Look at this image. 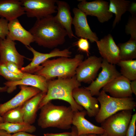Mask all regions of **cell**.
<instances>
[{
	"label": "cell",
	"instance_id": "obj_6",
	"mask_svg": "<svg viewBox=\"0 0 136 136\" xmlns=\"http://www.w3.org/2000/svg\"><path fill=\"white\" fill-rule=\"evenodd\" d=\"M131 110L119 111L109 117L100 124L107 136H126L132 116Z\"/></svg>",
	"mask_w": 136,
	"mask_h": 136
},
{
	"label": "cell",
	"instance_id": "obj_9",
	"mask_svg": "<svg viewBox=\"0 0 136 136\" xmlns=\"http://www.w3.org/2000/svg\"><path fill=\"white\" fill-rule=\"evenodd\" d=\"M102 70L98 77L88 86L85 87L90 92L91 95L98 96L100 89L114 79L121 75L114 64L109 63L103 59Z\"/></svg>",
	"mask_w": 136,
	"mask_h": 136
},
{
	"label": "cell",
	"instance_id": "obj_36",
	"mask_svg": "<svg viewBox=\"0 0 136 136\" xmlns=\"http://www.w3.org/2000/svg\"><path fill=\"white\" fill-rule=\"evenodd\" d=\"M132 16H136V3L135 2L130 3L128 10Z\"/></svg>",
	"mask_w": 136,
	"mask_h": 136
},
{
	"label": "cell",
	"instance_id": "obj_35",
	"mask_svg": "<svg viewBox=\"0 0 136 136\" xmlns=\"http://www.w3.org/2000/svg\"><path fill=\"white\" fill-rule=\"evenodd\" d=\"M44 136H72L71 132H65L59 133H46Z\"/></svg>",
	"mask_w": 136,
	"mask_h": 136
},
{
	"label": "cell",
	"instance_id": "obj_1",
	"mask_svg": "<svg viewBox=\"0 0 136 136\" xmlns=\"http://www.w3.org/2000/svg\"><path fill=\"white\" fill-rule=\"evenodd\" d=\"M29 31L39 45L49 49L63 44L67 36L65 30L52 15L37 19Z\"/></svg>",
	"mask_w": 136,
	"mask_h": 136
},
{
	"label": "cell",
	"instance_id": "obj_12",
	"mask_svg": "<svg viewBox=\"0 0 136 136\" xmlns=\"http://www.w3.org/2000/svg\"><path fill=\"white\" fill-rule=\"evenodd\" d=\"M72 95L76 102L85 109L89 117H95L97 115L100 108L98 101L89 90L85 87L77 88L73 90Z\"/></svg>",
	"mask_w": 136,
	"mask_h": 136
},
{
	"label": "cell",
	"instance_id": "obj_3",
	"mask_svg": "<svg viewBox=\"0 0 136 136\" xmlns=\"http://www.w3.org/2000/svg\"><path fill=\"white\" fill-rule=\"evenodd\" d=\"M84 58L83 55L78 54L73 58L62 57L48 59L41 64L42 68L34 74L43 77L47 81L56 77L71 78L75 76L76 70Z\"/></svg>",
	"mask_w": 136,
	"mask_h": 136
},
{
	"label": "cell",
	"instance_id": "obj_30",
	"mask_svg": "<svg viewBox=\"0 0 136 136\" xmlns=\"http://www.w3.org/2000/svg\"><path fill=\"white\" fill-rule=\"evenodd\" d=\"M126 33L131 36V38L136 40V16H132L125 27Z\"/></svg>",
	"mask_w": 136,
	"mask_h": 136
},
{
	"label": "cell",
	"instance_id": "obj_19",
	"mask_svg": "<svg viewBox=\"0 0 136 136\" xmlns=\"http://www.w3.org/2000/svg\"><path fill=\"white\" fill-rule=\"evenodd\" d=\"M87 115L85 110L74 112L72 124L77 129L78 136L82 134L100 135L105 131L101 127L97 126L90 122L85 118Z\"/></svg>",
	"mask_w": 136,
	"mask_h": 136
},
{
	"label": "cell",
	"instance_id": "obj_34",
	"mask_svg": "<svg viewBox=\"0 0 136 136\" xmlns=\"http://www.w3.org/2000/svg\"><path fill=\"white\" fill-rule=\"evenodd\" d=\"M136 113L132 115L127 129L126 136H135L136 129Z\"/></svg>",
	"mask_w": 136,
	"mask_h": 136
},
{
	"label": "cell",
	"instance_id": "obj_15",
	"mask_svg": "<svg viewBox=\"0 0 136 136\" xmlns=\"http://www.w3.org/2000/svg\"><path fill=\"white\" fill-rule=\"evenodd\" d=\"M20 90L14 97L3 104H0V115L2 116L7 111L23 105L26 101L41 91L37 88L20 85Z\"/></svg>",
	"mask_w": 136,
	"mask_h": 136
},
{
	"label": "cell",
	"instance_id": "obj_25",
	"mask_svg": "<svg viewBox=\"0 0 136 136\" xmlns=\"http://www.w3.org/2000/svg\"><path fill=\"white\" fill-rule=\"evenodd\" d=\"M36 127L32 124L23 122L19 123L4 122L0 123V130L10 133H15L21 132L32 133L36 130Z\"/></svg>",
	"mask_w": 136,
	"mask_h": 136
},
{
	"label": "cell",
	"instance_id": "obj_21",
	"mask_svg": "<svg viewBox=\"0 0 136 136\" xmlns=\"http://www.w3.org/2000/svg\"><path fill=\"white\" fill-rule=\"evenodd\" d=\"M56 4L57 13L54 16L55 19L65 30L70 38L76 37L72 30L73 18L71 16L69 5L65 1L57 0Z\"/></svg>",
	"mask_w": 136,
	"mask_h": 136
},
{
	"label": "cell",
	"instance_id": "obj_32",
	"mask_svg": "<svg viewBox=\"0 0 136 136\" xmlns=\"http://www.w3.org/2000/svg\"><path fill=\"white\" fill-rule=\"evenodd\" d=\"M8 21L5 18H0V39H4L9 32L8 27Z\"/></svg>",
	"mask_w": 136,
	"mask_h": 136
},
{
	"label": "cell",
	"instance_id": "obj_40",
	"mask_svg": "<svg viewBox=\"0 0 136 136\" xmlns=\"http://www.w3.org/2000/svg\"><path fill=\"white\" fill-rule=\"evenodd\" d=\"M0 136H12V135L4 130H0Z\"/></svg>",
	"mask_w": 136,
	"mask_h": 136
},
{
	"label": "cell",
	"instance_id": "obj_2",
	"mask_svg": "<svg viewBox=\"0 0 136 136\" xmlns=\"http://www.w3.org/2000/svg\"><path fill=\"white\" fill-rule=\"evenodd\" d=\"M81 85L75 76L70 78H57L48 80L47 91L40 104L39 109L52 100L58 99L69 103L74 112L84 110L83 107L76 102L72 95L73 90Z\"/></svg>",
	"mask_w": 136,
	"mask_h": 136
},
{
	"label": "cell",
	"instance_id": "obj_11",
	"mask_svg": "<svg viewBox=\"0 0 136 136\" xmlns=\"http://www.w3.org/2000/svg\"><path fill=\"white\" fill-rule=\"evenodd\" d=\"M109 3L102 0H96L90 2L80 1L78 8L86 15L95 16L98 21L103 23L108 21L113 16V14L109 11Z\"/></svg>",
	"mask_w": 136,
	"mask_h": 136
},
{
	"label": "cell",
	"instance_id": "obj_18",
	"mask_svg": "<svg viewBox=\"0 0 136 136\" xmlns=\"http://www.w3.org/2000/svg\"><path fill=\"white\" fill-rule=\"evenodd\" d=\"M130 81L121 75L106 85L102 88V90L113 97L119 98L131 97L132 93L130 87Z\"/></svg>",
	"mask_w": 136,
	"mask_h": 136
},
{
	"label": "cell",
	"instance_id": "obj_27",
	"mask_svg": "<svg viewBox=\"0 0 136 136\" xmlns=\"http://www.w3.org/2000/svg\"><path fill=\"white\" fill-rule=\"evenodd\" d=\"M117 64L120 67L121 75L130 81L136 80V60H120Z\"/></svg>",
	"mask_w": 136,
	"mask_h": 136
},
{
	"label": "cell",
	"instance_id": "obj_14",
	"mask_svg": "<svg viewBox=\"0 0 136 136\" xmlns=\"http://www.w3.org/2000/svg\"><path fill=\"white\" fill-rule=\"evenodd\" d=\"M102 59L113 64H117L120 60L118 47L110 34H108L96 42Z\"/></svg>",
	"mask_w": 136,
	"mask_h": 136
},
{
	"label": "cell",
	"instance_id": "obj_29",
	"mask_svg": "<svg viewBox=\"0 0 136 136\" xmlns=\"http://www.w3.org/2000/svg\"><path fill=\"white\" fill-rule=\"evenodd\" d=\"M0 75L8 81L13 82L21 79L23 77L14 74L10 72L5 63L0 62Z\"/></svg>",
	"mask_w": 136,
	"mask_h": 136
},
{
	"label": "cell",
	"instance_id": "obj_13",
	"mask_svg": "<svg viewBox=\"0 0 136 136\" xmlns=\"http://www.w3.org/2000/svg\"><path fill=\"white\" fill-rule=\"evenodd\" d=\"M73 11L74 17L72 24L76 35L78 37L88 39L91 43L98 40L96 35L92 31L88 24L86 15L78 8H74Z\"/></svg>",
	"mask_w": 136,
	"mask_h": 136
},
{
	"label": "cell",
	"instance_id": "obj_41",
	"mask_svg": "<svg viewBox=\"0 0 136 136\" xmlns=\"http://www.w3.org/2000/svg\"><path fill=\"white\" fill-rule=\"evenodd\" d=\"M88 135L89 136H107L105 133L101 134L100 135L94 134H90Z\"/></svg>",
	"mask_w": 136,
	"mask_h": 136
},
{
	"label": "cell",
	"instance_id": "obj_28",
	"mask_svg": "<svg viewBox=\"0 0 136 136\" xmlns=\"http://www.w3.org/2000/svg\"><path fill=\"white\" fill-rule=\"evenodd\" d=\"M24 109L23 104L8 111L2 116L4 122L19 123L24 122Z\"/></svg>",
	"mask_w": 136,
	"mask_h": 136
},
{
	"label": "cell",
	"instance_id": "obj_10",
	"mask_svg": "<svg viewBox=\"0 0 136 136\" xmlns=\"http://www.w3.org/2000/svg\"><path fill=\"white\" fill-rule=\"evenodd\" d=\"M102 58L91 56L80 64L76 71L77 80L80 83H91L101 67Z\"/></svg>",
	"mask_w": 136,
	"mask_h": 136
},
{
	"label": "cell",
	"instance_id": "obj_38",
	"mask_svg": "<svg viewBox=\"0 0 136 136\" xmlns=\"http://www.w3.org/2000/svg\"><path fill=\"white\" fill-rule=\"evenodd\" d=\"M12 136H38L25 132H21L13 134Z\"/></svg>",
	"mask_w": 136,
	"mask_h": 136
},
{
	"label": "cell",
	"instance_id": "obj_8",
	"mask_svg": "<svg viewBox=\"0 0 136 136\" xmlns=\"http://www.w3.org/2000/svg\"><path fill=\"white\" fill-rule=\"evenodd\" d=\"M26 47L32 52L33 57L31 62L26 66L22 67L21 70L23 72L30 74H35L40 70L42 67L40 65L50 58L62 57H70L72 53L69 48L60 50L55 48L49 53H43L37 51L30 46Z\"/></svg>",
	"mask_w": 136,
	"mask_h": 136
},
{
	"label": "cell",
	"instance_id": "obj_5",
	"mask_svg": "<svg viewBox=\"0 0 136 136\" xmlns=\"http://www.w3.org/2000/svg\"><path fill=\"white\" fill-rule=\"evenodd\" d=\"M97 98L100 106L95 117L96 121L101 123L107 118L119 111L134 109L136 103L132 97L119 98L108 95L102 90Z\"/></svg>",
	"mask_w": 136,
	"mask_h": 136
},
{
	"label": "cell",
	"instance_id": "obj_39",
	"mask_svg": "<svg viewBox=\"0 0 136 136\" xmlns=\"http://www.w3.org/2000/svg\"><path fill=\"white\" fill-rule=\"evenodd\" d=\"M72 136H79L76 127L73 126L71 127Z\"/></svg>",
	"mask_w": 136,
	"mask_h": 136
},
{
	"label": "cell",
	"instance_id": "obj_33",
	"mask_svg": "<svg viewBox=\"0 0 136 136\" xmlns=\"http://www.w3.org/2000/svg\"><path fill=\"white\" fill-rule=\"evenodd\" d=\"M4 63L8 70L14 74L23 77L26 74V73L22 72L17 65L12 62L7 61Z\"/></svg>",
	"mask_w": 136,
	"mask_h": 136
},
{
	"label": "cell",
	"instance_id": "obj_20",
	"mask_svg": "<svg viewBox=\"0 0 136 136\" xmlns=\"http://www.w3.org/2000/svg\"><path fill=\"white\" fill-rule=\"evenodd\" d=\"M8 27L7 37L11 40L19 41L25 46H30L31 43L35 42L32 35L23 27L18 18L9 21Z\"/></svg>",
	"mask_w": 136,
	"mask_h": 136
},
{
	"label": "cell",
	"instance_id": "obj_24",
	"mask_svg": "<svg viewBox=\"0 0 136 136\" xmlns=\"http://www.w3.org/2000/svg\"><path fill=\"white\" fill-rule=\"evenodd\" d=\"M130 2L125 0H110L109 11L115 16L113 26L114 27L121 20L122 16L128 11Z\"/></svg>",
	"mask_w": 136,
	"mask_h": 136
},
{
	"label": "cell",
	"instance_id": "obj_43",
	"mask_svg": "<svg viewBox=\"0 0 136 136\" xmlns=\"http://www.w3.org/2000/svg\"><path fill=\"white\" fill-rule=\"evenodd\" d=\"M4 121L2 117L0 115V123L4 122Z\"/></svg>",
	"mask_w": 136,
	"mask_h": 136
},
{
	"label": "cell",
	"instance_id": "obj_42",
	"mask_svg": "<svg viewBox=\"0 0 136 136\" xmlns=\"http://www.w3.org/2000/svg\"><path fill=\"white\" fill-rule=\"evenodd\" d=\"M6 91V88L5 87H0V91L3 92Z\"/></svg>",
	"mask_w": 136,
	"mask_h": 136
},
{
	"label": "cell",
	"instance_id": "obj_44",
	"mask_svg": "<svg viewBox=\"0 0 136 136\" xmlns=\"http://www.w3.org/2000/svg\"><path fill=\"white\" fill-rule=\"evenodd\" d=\"M79 136H89L88 134H82Z\"/></svg>",
	"mask_w": 136,
	"mask_h": 136
},
{
	"label": "cell",
	"instance_id": "obj_16",
	"mask_svg": "<svg viewBox=\"0 0 136 136\" xmlns=\"http://www.w3.org/2000/svg\"><path fill=\"white\" fill-rule=\"evenodd\" d=\"M14 41L7 37L3 39H0V62H12L21 70L24 64L25 57L20 54L17 51Z\"/></svg>",
	"mask_w": 136,
	"mask_h": 136
},
{
	"label": "cell",
	"instance_id": "obj_22",
	"mask_svg": "<svg viewBox=\"0 0 136 136\" xmlns=\"http://www.w3.org/2000/svg\"><path fill=\"white\" fill-rule=\"evenodd\" d=\"M25 14L20 0H0V17L9 21Z\"/></svg>",
	"mask_w": 136,
	"mask_h": 136
},
{
	"label": "cell",
	"instance_id": "obj_7",
	"mask_svg": "<svg viewBox=\"0 0 136 136\" xmlns=\"http://www.w3.org/2000/svg\"><path fill=\"white\" fill-rule=\"evenodd\" d=\"M25 14L29 18L41 19L57 12L56 0H21Z\"/></svg>",
	"mask_w": 136,
	"mask_h": 136
},
{
	"label": "cell",
	"instance_id": "obj_45",
	"mask_svg": "<svg viewBox=\"0 0 136 136\" xmlns=\"http://www.w3.org/2000/svg\"></svg>",
	"mask_w": 136,
	"mask_h": 136
},
{
	"label": "cell",
	"instance_id": "obj_17",
	"mask_svg": "<svg viewBox=\"0 0 136 136\" xmlns=\"http://www.w3.org/2000/svg\"><path fill=\"white\" fill-rule=\"evenodd\" d=\"M4 84L6 91L9 93L13 92L17 86L19 85L34 87L46 93L48 90L47 80L45 78L40 75L26 73L20 80L13 82L7 81L4 83Z\"/></svg>",
	"mask_w": 136,
	"mask_h": 136
},
{
	"label": "cell",
	"instance_id": "obj_37",
	"mask_svg": "<svg viewBox=\"0 0 136 136\" xmlns=\"http://www.w3.org/2000/svg\"><path fill=\"white\" fill-rule=\"evenodd\" d=\"M130 87L132 93L136 95V80L130 81Z\"/></svg>",
	"mask_w": 136,
	"mask_h": 136
},
{
	"label": "cell",
	"instance_id": "obj_4",
	"mask_svg": "<svg viewBox=\"0 0 136 136\" xmlns=\"http://www.w3.org/2000/svg\"><path fill=\"white\" fill-rule=\"evenodd\" d=\"M40 109L38 123L41 128L68 129L71 128L74 112L70 106H57L50 101Z\"/></svg>",
	"mask_w": 136,
	"mask_h": 136
},
{
	"label": "cell",
	"instance_id": "obj_31",
	"mask_svg": "<svg viewBox=\"0 0 136 136\" xmlns=\"http://www.w3.org/2000/svg\"><path fill=\"white\" fill-rule=\"evenodd\" d=\"M75 44L79 50L86 53L87 56H89L90 54V45L87 39L81 38Z\"/></svg>",
	"mask_w": 136,
	"mask_h": 136
},
{
	"label": "cell",
	"instance_id": "obj_26",
	"mask_svg": "<svg viewBox=\"0 0 136 136\" xmlns=\"http://www.w3.org/2000/svg\"><path fill=\"white\" fill-rule=\"evenodd\" d=\"M118 46L120 60H131L136 58V40L130 38L126 42L119 44Z\"/></svg>",
	"mask_w": 136,
	"mask_h": 136
},
{
	"label": "cell",
	"instance_id": "obj_23",
	"mask_svg": "<svg viewBox=\"0 0 136 136\" xmlns=\"http://www.w3.org/2000/svg\"><path fill=\"white\" fill-rule=\"evenodd\" d=\"M46 93L41 91L23 104L24 122L31 124L35 122L40 104Z\"/></svg>",
	"mask_w": 136,
	"mask_h": 136
}]
</instances>
